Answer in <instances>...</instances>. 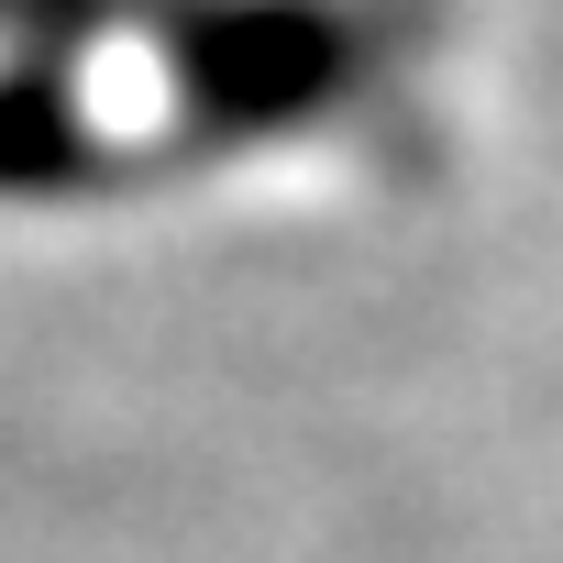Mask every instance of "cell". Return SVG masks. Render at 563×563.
<instances>
[{
  "label": "cell",
  "instance_id": "1",
  "mask_svg": "<svg viewBox=\"0 0 563 563\" xmlns=\"http://www.w3.org/2000/svg\"><path fill=\"white\" fill-rule=\"evenodd\" d=\"M155 45L177 78V155H254L365 111L431 45V0H166Z\"/></svg>",
  "mask_w": 563,
  "mask_h": 563
},
{
  "label": "cell",
  "instance_id": "2",
  "mask_svg": "<svg viewBox=\"0 0 563 563\" xmlns=\"http://www.w3.org/2000/svg\"><path fill=\"white\" fill-rule=\"evenodd\" d=\"M100 166H111V144L78 122L67 67H45V56L0 67V199H56V188H89Z\"/></svg>",
  "mask_w": 563,
  "mask_h": 563
},
{
  "label": "cell",
  "instance_id": "3",
  "mask_svg": "<svg viewBox=\"0 0 563 563\" xmlns=\"http://www.w3.org/2000/svg\"><path fill=\"white\" fill-rule=\"evenodd\" d=\"M155 12L166 0H0V45H23V56H67V45H89V34H122V23H144L155 34Z\"/></svg>",
  "mask_w": 563,
  "mask_h": 563
}]
</instances>
